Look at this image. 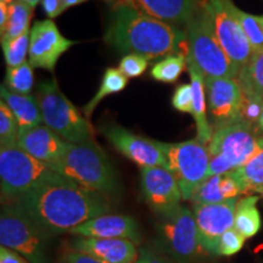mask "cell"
Wrapping results in <instances>:
<instances>
[{
    "label": "cell",
    "mask_w": 263,
    "mask_h": 263,
    "mask_svg": "<svg viewBox=\"0 0 263 263\" xmlns=\"http://www.w3.org/2000/svg\"><path fill=\"white\" fill-rule=\"evenodd\" d=\"M22 2L26 3V4L31 6L32 9H34L35 6H37V5L39 4V3H42V0H22Z\"/></svg>",
    "instance_id": "43"
},
{
    "label": "cell",
    "mask_w": 263,
    "mask_h": 263,
    "mask_svg": "<svg viewBox=\"0 0 263 263\" xmlns=\"http://www.w3.org/2000/svg\"><path fill=\"white\" fill-rule=\"evenodd\" d=\"M62 263H107L101 261L94 256H90L88 254H84V252L74 251V250L68 249L67 251L64 252L61 257Z\"/></svg>",
    "instance_id": "38"
},
{
    "label": "cell",
    "mask_w": 263,
    "mask_h": 263,
    "mask_svg": "<svg viewBox=\"0 0 263 263\" xmlns=\"http://www.w3.org/2000/svg\"><path fill=\"white\" fill-rule=\"evenodd\" d=\"M223 174L207 177L194 192L192 200L193 205H210L227 201L222 186Z\"/></svg>",
    "instance_id": "30"
},
{
    "label": "cell",
    "mask_w": 263,
    "mask_h": 263,
    "mask_svg": "<svg viewBox=\"0 0 263 263\" xmlns=\"http://www.w3.org/2000/svg\"><path fill=\"white\" fill-rule=\"evenodd\" d=\"M105 2L108 3V4H110V5L112 6V8H114L115 5H118V4H123V3L126 2V0H105Z\"/></svg>",
    "instance_id": "44"
},
{
    "label": "cell",
    "mask_w": 263,
    "mask_h": 263,
    "mask_svg": "<svg viewBox=\"0 0 263 263\" xmlns=\"http://www.w3.org/2000/svg\"><path fill=\"white\" fill-rule=\"evenodd\" d=\"M160 218L157 238L153 245L174 263H195L205 251L200 245L196 221L192 210L182 205L170 216Z\"/></svg>",
    "instance_id": "8"
},
{
    "label": "cell",
    "mask_w": 263,
    "mask_h": 263,
    "mask_svg": "<svg viewBox=\"0 0 263 263\" xmlns=\"http://www.w3.org/2000/svg\"><path fill=\"white\" fill-rule=\"evenodd\" d=\"M245 238L234 228L229 229L222 235L218 245L219 256H233L240 252L245 244Z\"/></svg>",
    "instance_id": "35"
},
{
    "label": "cell",
    "mask_w": 263,
    "mask_h": 263,
    "mask_svg": "<svg viewBox=\"0 0 263 263\" xmlns=\"http://www.w3.org/2000/svg\"><path fill=\"white\" fill-rule=\"evenodd\" d=\"M186 62H188V72L192 78L190 84L193 88V117L196 123V138L201 143L209 145L211 143L213 130L206 117L205 77L190 59L186 58Z\"/></svg>",
    "instance_id": "22"
},
{
    "label": "cell",
    "mask_w": 263,
    "mask_h": 263,
    "mask_svg": "<svg viewBox=\"0 0 263 263\" xmlns=\"http://www.w3.org/2000/svg\"><path fill=\"white\" fill-rule=\"evenodd\" d=\"M57 173L18 147H0V188L5 202L15 201Z\"/></svg>",
    "instance_id": "7"
},
{
    "label": "cell",
    "mask_w": 263,
    "mask_h": 263,
    "mask_svg": "<svg viewBox=\"0 0 263 263\" xmlns=\"http://www.w3.org/2000/svg\"><path fill=\"white\" fill-rule=\"evenodd\" d=\"M149 65V59L138 54H127L120 60L118 70L127 78H137L144 74Z\"/></svg>",
    "instance_id": "34"
},
{
    "label": "cell",
    "mask_w": 263,
    "mask_h": 263,
    "mask_svg": "<svg viewBox=\"0 0 263 263\" xmlns=\"http://www.w3.org/2000/svg\"><path fill=\"white\" fill-rule=\"evenodd\" d=\"M104 41L123 54H138L149 60L170 55H188L183 29L144 14L128 4L112 8Z\"/></svg>",
    "instance_id": "2"
},
{
    "label": "cell",
    "mask_w": 263,
    "mask_h": 263,
    "mask_svg": "<svg viewBox=\"0 0 263 263\" xmlns=\"http://www.w3.org/2000/svg\"><path fill=\"white\" fill-rule=\"evenodd\" d=\"M106 139L118 153L143 167H164L167 168V157L161 141L138 136L117 124H110L104 129Z\"/></svg>",
    "instance_id": "14"
},
{
    "label": "cell",
    "mask_w": 263,
    "mask_h": 263,
    "mask_svg": "<svg viewBox=\"0 0 263 263\" xmlns=\"http://www.w3.org/2000/svg\"><path fill=\"white\" fill-rule=\"evenodd\" d=\"M18 124L8 105L0 101V147L17 145Z\"/></svg>",
    "instance_id": "33"
},
{
    "label": "cell",
    "mask_w": 263,
    "mask_h": 263,
    "mask_svg": "<svg viewBox=\"0 0 263 263\" xmlns=\"http://www.w3.org/2000/svg\"><path fill=\"white\" fill-rule=\"evenodd\" d=\"M43 123L72 144L93 139V128L88 118L66 98L59 87L57 78L41 82L37 95Z\"/></svg>",
    "instance_id": "4"
},
{
    "label": "cell",
    "mask_w": 263,
    "mask_h": 263,
    "mask_svg": "<svg viewBox=\"0 0 263 263\" xmlns=\"http://www.w3.org/2000/svg\"><path fill=\"white\" fill-rule=\"evenodd\" d=\"M258 127L263 129V108H262V112H261V116H259V120H258Z\"/></svg>",
    "instance_id": "45"
},
{
    "label": "cell",
    "mask_w": 263,
    "mask_h": 263,
    "mask_svg": "<svg viewBox=\"0 0 263 263\" xmlns=\"http://www.w3.org/2000/svg\"><path fill=\"white\" fill-rule=\"evenodd\" d=\"M12 202L54 238L112 210L106 196L58 172Z\"/></svg>",
    "instance_id": "1"
},
{
    "label": "cell",
    "mask_w": 263,
    "mask_h": 263,
    "mask_svg": "<svg viewBox=\"0 0 263 263\" xmlns=\"http://www.w3.org/2000/svg\"><path fill=\"white\" fill-rule=\"evenodd\" d=\"M54 171L101 195H112L118 190L112 164L93 139L80 144L68 143L64 157L54 167Z\"/></svg>",
    "instance_id": "3"
},
{
    "label": "cell",
    "mask_w": 263,
    "mask_h": 263,
    "mask_svg": "<svg viewBox=\"0 0 263 263\" xmlns=\"http://www.w3.org/2000/svg\"><path fill=\"white\" fill-rule=\"evenodd\" d=\"M261 195H262V197H263V192H262V193H261Z\"/></svg>",
    "instance_id": "47"
},
{
    "label": "cell",
    "mask_w": 263,
    "mask_h": 263,
    "mask_svg": "<svg viewBox=\"0 0 263 263\" xmlns=\"http://www.w3.org/2000/svg\"><path fill=\"white\" fill-rule=\"evenodd\" d=\"M14 2H16V0H0V3H5L6 5H11Z\"/></svg>",
    "instance_id": "46"
},
{
    "label": "cell",
    "mask_w": 263,
    "mask_h": 263,
    "mask_svg": "<svg viewBox=\"0 0 263 263\" xmlns=\"http://www.w3.org/2000/svg\"><path fill=\"white\" fill-rule=\"evenodd\" d=\"M219 44L238 71L252 55V48L236 15L233 0H201Z\"/></svg>",
    "instance_id": "10"
},
{
    "label": "cell",
    "mask_w": 263,
    "mask_h": 263,
    "mask_svg": "<svg viewBox=\"0 0 263 263\" xmlns=\"http://www.w3.org/2000/svg\"><path fill=\"white\" fill-rule=\"evenodd\" d=\"M188 68L186 55L177 54L166 57L156 62L151 68V77L162 83H174L178 81L180 74Z\"/></svg>",
    "instance_id": "28"
},
{
    "label": "cell",
    "mask_w": 263,
    "mask_h": 263,
    "mask_svg": "<svg viewBox=\"0 0 263 263\" xmlns=\"http://www.w3.org/2000/svg\"><path fill=\"white\" fill-rule=\"evenodd\" d=\"M42 6L49 20L59 17L66 10L62 0H42Z\"/></svg>",
    "instance_id": "39"
},
{
    "label": "cell",
    "mask_w": 263,
    "mask_h": 263,
    "mask_svg": "<svg viewBox=\"0 0 263 263\" xmlns=\"http://www.w3.org/2000/svg\"><path fill=\"white\" fill-rule=\"evenodd\" d=\"M33 9L22 0H16L9 5V20L6 24L5 31L2 34V42H8L15 39L26 32L31 31V24Z\"/></svg>",
    "instance_id": "27"
},
{
    "label": "cell",
    "mask_w": 263,
    "mask_h": 263,
    "mask_svg": "<svg viewBox=\"0 0 263 263\" xmlns=\"http://www.w3.org/2000/svg\"><path fill=\"white\" fill-rule=\"evenodd\" d=\"M0 263H29L24 256L14 250L0 246Z\"/></svg>",
    "instance_id": "40"
},
{
    "label": "cell",
    "mask_w": 263,
    "mask_h": 263,
    "mask_svg": "<svg viewBox=\"0 0 263 263\" xmlns=\"http://www.w3.org/2000/svg\"><path fill=\"white\" fill-rule=\"evenodd\" d=\"M134 263H174L168 256L160 251L156 246L145 245L139 249V254Z\"/></svg>",
    "instance_id": "37"
},
{
    "label": "cell",
    "mask_w": 263,
    "mask_h": 263,
    "mask_svg": "<svg viewBox=\"0 0 263 263\" xmlns=\"http://www.w3.org/2000/svg\"><path fill=\"white\" fill-rule=\"evenodd\" d=\"M236 80L245 98L263 104V49L252 52L249 61L239 71Z\"/></svg>",
    "instance_id": "23"
},
{
    "label": "cell",
    "mask_w": 263,
    "mask_h": 263,
    "mask_svg": "<svg viewBox=\"0 0 263 263\" xmlns=\"http://www.w3.org/2000/svg\"><path fill=\"white\" fill-rule=\"evenodd\" d=\"M74 236L99 239H127L140 244V232L134 218L126 215L106 213L76 227L70 232Z\"/></svg>",
    "instance_id": "17"
},
{
    "label": "cell",
    "mask_w": 263,
    "mask_h": 263,
    "mask_svg": "<svg viewBox=\"0 0 263 263\" xmlns=\"http://www.w3.org/2000/svg\"><path fill=\"white\" fill-rule=\"evenodd\" d=\"M123 4L179 28V26L185 27L197 14L201 0H126Z\"/></svg>",
    "instance_id": "20"
},
{
    "label": "cell",
    "mask_w": 263,
    "mask_h": 263,
    "mask_svg": "<svg viewBox=\"0 0 263 263\" xmlns=\"http://www.w3.org/2000/svg\"><path fill=\"white\" fill-rule=\"evenodd\" d=\"M162 146L167 170L178 183L184 201H190L197 186L207 178L211 161L209 146L197 138L174 144L162 143Z\"/></svg>",
    "instance_id": "9"
},
{
    "label": "cell",
    "mask_w": 263,
    "mask_h": 263,
    "mask_svg": "<svg viewBox=\"0 0 263 263\" xmlns=\"http://www.w3.org/2000/svg\"><path fill=\"white\" fill-rule=\"evenodd\" d=\"M68 248L84 252L107 263H134L139 250L127 239H99L76 236L68 241Z\"/></svg>",
    "instance_id": "19"
},
{
    "label": "cell",
    "mask_w": 263,
    "mask_h": 263,
    "mask_svg": "<svg viewBox=\"0 0 263 263\" xmlns=\"http://www.w3.org/2000/svg\"><path fill=\"white\" fill-rule=\"evenodd\" d=\"M74 44L61 34L52 20L35 21L31 28L28 61L34 68L54 71L59 59Z\"/></svg>",
    "instance_id": "16"
},
{
    "label": "cell",
    "mask_w": 263,
    "mask_h": 263,
    "mask_svg": "<svg viewBox=\"0 0 263 263\" xmlns=\"http://www.w3.org/2000/svg\"><path fill=\"white\" fill-rule=\"evenodd\" d=\"M239 199H230L219 203L193 205L200 245L206 254L218 255V245L222 235L234 228L235 209Z\"/></svg>",
    "instance_id": "13"
},
{
    "label": "cell",
    "mask_w": 263,
    "mask_h": 263,
    "mask_svg": "<svg viewBox=\"0 0 263 263\" xmlns=\"http://www.w3.org/2000/svg\"><path fill=\"white\" fill-rule=\"evenodd\" d=\"M143 199L160 217L170 216L182 206L183 195L176 178L164 167L140 168Z\"/></svg>",
    "instance_id": "12"
},
{
    "label": "cell",
    "mask_w": 263,
    "mask_h": 263,
    "mask_svg": "<svg viewBox=\"0 0 263 263\" xmlns=\"http://www.w3.org/2000/svg\"><path fill=\"white\" fill-rule=\"evenodd\" d=\"M88 2V0H62V3H64V6L65 9H68V8H73V6H77L80 4H83V3Z\"/></svg>",
    "instance_id": "42"
},
{
    "label": "cell",
    "mask_w": 263,
    "mask_h": 263,
    "mask_svg": "<svg viewBox=\"0 0 263 263\" xmlns=\"http://www.w3.org/2000/svg\"><path fill=\"white\" fill-rule=\"evenodd\" d=\"M29 44H31V31L11 41L2 42L3 54L8 68L17 67L27 61Z\"/></svg>",
    "instance_id": "31"
},
{
    "label": "cell",
    "mask_w": 263,
    "mask_h": 263,
    "mask_svg": "<svg viewBox=\"0 0 263 263\" xmlns=\"http://www.w3.org/2000/svg\"><path fill=\"white\" fill-rule=\"evenodd\" d=\"M262 149L263 137L258 136L254 124L245 121L217 127L209 144L210 155L221 157L233 171L244 166Z\"/></svg>",
    "instance_id": "11"
},
{
    "label": "cell",
    "mask_w": 263,
    "mask_h": 263,
    "mask_svg": "<svg viewBox=\"0 0 263 263\" xmlns=\"http://www.w3.org/2000/svg\"><path fill=\"white\" fill-rule=\"evenodd\" d=\"M17 146L52 170L60 162L67 150L68 143L47 126H38L20 132Z\"/></svg>",
    "instance_id": "18"
},
{
    "label": "cell",
    "mask_w": 263,
    "mask_h": 263,
    "mask_svg": "<svg viewBox=\"0 0 263 263\" xmlns=\"http://www.w3.org/2000/svg\"><path fill=\"white\" fill-rule=\"evenodd\" d=\"M258 199V195H246L239 199L236 203L234 229L245 239L255 236L261 229V215L257 209Z\"/></svg>",
    "instance_id": "24"
},
{
    "label": "cell",
    "mask_w": 263,
    "mask_h": 263,
    "mask_svg": "<svg viewBox=\"0 0 263 263\" xmlns=\"http://www.w3.org/2000/svg\"><path fill=\"white\" fill-rule=\"evenodd\" d=\"M0 98L14 114L20 132L42 126L43 117L37 97L12 93L3 84L0 87Z\"/></svg>",
    "instance_id": "21"
},
{
    "label": "cell",
    "mask_w": 263,
    "mask_h": 263,
    "mask_svg": "<svg viewBox=\"0 0 263 263\" xmlns=\"http://www.w3.org/2000/svg\"><path fill=\"white\" fill-rule=\"evenodd\" d=\"M4 84L12 93L31 95L33 84H34V74H33V66L31 62L26 61L25 64L17 67L8 68Z\"/></svg>",
    "instance_id": "29"
},
{
    "label": "cell",
    "mask_w": 263,
    "mask_h": 263,
    "mask_svg": "<svg viewBox=\"0 0 263 263\" xmlns=\"http://www.w3.org/2000/svg\"><path fill=\"white\" fill-rule=\"evenodd\" d=\"M188 55L205 78H236L239 74L232 60L216 38L209 16L200 6L197 14L184 27Z\"/></svg>",
    "instance_id": "6"
},
{
    "label": "cell",
    "mask_w": 263,
    "mask_h": 263,
    "mask_svg": "<svg viewBox=\"0 0 263 263\" xmlns=\"http://www.w3.org/2000/svg\"><path fill=\"white\" fill-rule=\"evenodd\" d=\"M172 105L176 110L193 115V88L192 84H180L174 91Z\"/></svg>",
    "instance_id": "36"
},
{
    "label": "cell",
    "mask_w": 263,
    "mask_h": 263,
    "mask_svg": "<svg viewBox=\"0 0 263 263\" xmlns=\"http://www.w3.org/2000/svg\"><path fill=\"white\" fill-rule=\"evenodd\" d=\"M235 11L251 44L252 51L261 50L263 49V15L249 14L239 8H236Z\"/></svg>",
    "instance_id": "32"
},
{
    "label": "cell",
    "mask_w": 263,
    "mask_h": 263,
    "mask_svg": "<svg viewBox=\"0 0 263 263\" xmlns=\"http://www.w3.org/2000/svg\"><path fill=\"white\" fill-rule=\"evenodd\" d=\"M239 183L242 194L263 192V149L258 151L249 162L232 172Z\"/></svg>",
    "instance_id": "25"
},
{
    "label": "cell",
    "mask_w": 263,
    "mask_h": 263,
    "mask_svg": "<svg viewBox=\"0 0 263 263\" xmlns=\"http://www.w3.org/2000/svg\"><path fill=\"white\" fill-rule=\"evenodd\" d=\"M54 236L35 224L15 202L3 205L0 213V242L29 263H51L50 241Z\"/></svg>",
    "instance_id": "5"
},
{
    "label": "cell",
    "mask_w": 263,
    "mask_h": 263,
    "mask_svg": "<svg viewBox=\"0 0 263 263\" xmlns=\"http://www.w3.org/2000/svg\"><path fill=\"white\" fill-rule=\"evenodd\" d=\"M128 78L121 72L118 68H106L105 73L103 76V80H101L100 87L97 91V94L94 95L93 99L83 107V114L87 118H90L91 115L95 111V108L108 95L117 94L120 91H122L124 88L127 87Z\"/></svg>",
    "instance_id": "26"
},
{
    "label": "cell",
    "mask_w": 263,
    "mask_h": 263,
    "mask_svg": "<svg viewBox=\"0 0 263 263\" xmlns=\"http://www.w3.org/2000/svg\"><path fill=\"white\" fill-rule=\"evenodd\" d=\"M9 20V5L5 3H0V33H4L6 24Z\"/></svg>",
    "instance_id": "41"
},
{
    "label": "cell",
    "mask_w": 263,
    "mask_h": 263,
    "mask_svg": "<svg viewBox=\"0 0 263 263\" xmlns=\"http://www.w3.org/2000/svg\"><path fill=\"white\" fill-rule=\"evenodd\" d=\"M205 91L216 128L242 121L245 95L236 78H205Z\"/></svg>",
    "instance_id": "15"
}]
</instances>
